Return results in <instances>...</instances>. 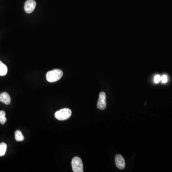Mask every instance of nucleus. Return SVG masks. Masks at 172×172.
Returning <instances> with one entry per match:
<instances>
[{
  "label": "nucleus",
  "mask_w": 172,
  "mask_h": 172,
  "mask_svg": "<svg viewBox=\"0 0 172 172\" xmlns=\"http://www.w3.org/2000/svg\"><path fill=\"white\" fill-rule=\"evenodd\" d=\"M72 114V111L69 109L65 108L57 111L55 114V117L59 120H65L69 119Z\"/></svg>",
  "instance_id": "2"
},
{
  "label": "nucleus",
  "mask_w": 172,
  "mask_h": 172,
  "mask_svg": "<svg viewBox=\"0 0 172 172\" xmlns=\"http://www.w3.org/2000/svg\"><path fill=\"white\" fill-rule=\"evenodd\" d=\"M7 121V119L5 117V112L4 111H0V123L2 124H5Z\"/></svg>",
  "instance_id": "11"
},
{
  "label": "nucleus",
  "mask_w": 172,
  "mask_h": 172,
  "mask_svg": "<svg viewBox=\"0 0 172 172\" xmlns=\"http://www.w3.org/2000/svg\"><path fill=\"white\" fill-rule=\"evenodd\" d=\"M8 72V68L7 66L3 63L1 61H0V76H4L6 75Z\"/></svg>",
  "instance_id": "8"
},
{
  "label": "nucleus",
  "mask_w": 172,
  "mask_h": 172,
  "mask_svg": "<svg viewBox=\"0 0 172 172\" xmlns=\"http://www.w3.org/2000/svg\"><path fill=\"white\" fill-rule=\"evenodd\" d=\"M15 139L18 142H21L24 140V137L20 130H17L15 132Z\"/></svg>",
  "instance_id": "10"
},
{
  "label": "nucleus",
  "mask_w": 172,
  "mask_h": 172,
  "mask_svg": "<svg viewBox=\"0 0 172 172\" xmlns=\"http://www.w3.org/2000/svg\"><path fill=\"white\" fill-rule=\"evenodd\" d=\"M36 1L34 0H27L24 4V11L27 14L32 13L36 7Z\"/></svg>",
  "instance_id": "5"
},
{
  "label": "nucleus",
  "mask_w": 172,
  "mask_h": 172,
  "mask_svg": "<svg viewBox=\"0 0 172 172\" xmlns=\"http://www.w3.org/2000/svg\"><path fill=\"white\" fill-rule=\"evenodd\" d=\"M106 96L104 92H102L99 94V98L97 103V107L99 110H104L106 108Z\"/></svg>",
  "instance_id": "4"
},
{
  "label": "nucleus",
  "mask_w": 172,
  "mask_h": 172,
  "mask_svg": "<svg viewBox=\"0 0 172 172\" xmlns=\"http://www.w3.org/2000/svg\"><path fill=\"white\" fill-rule=\"evenodd\" d=\"M161 77L160 76L157 75L155 76L154 81H155V83H158L161 81Z\"/></svg>",
  "instance_id": "12"
},
{
  "label": "nucleus",
  "mask_w": 172,
  "mask_h": 172,
  "mask_svg": "<svg viewBox=\"0 0 172 172\" xmlns=\"http://www.w3.org/2000/svg\"><path fill=\"white\" fill-rule=\"evenodd\" d=\"M115 164L116 166L120 169H124L125 167V162L124 157L120 155H116Z\"/></svg>",
  "instance_id": "6"
},
{
  "label": "nucleus",
  "mask_w": 172,
  "mask_h": 172,
  "mask_svg": "<svg viewBox=\"0 0 172 172\" xmlns=\"http://www.w3.org/2000/svg\"><path fill=\"white\" fill-rule=\"evenodd\" d=\"M0 102L6 105H9L11 102L10 96L7 93H2L0 94Z\"/></svg>",
  "instance_id": "7"
},
{
  "label": "nucleus",
  "mask_w": 172,
  "mask_h": 172,
  "mask_svg": "<svg viewBox=\"0 0 172 172\" xmlns=\"http://www.w3.org/2000/svg\"><path fill=\"white\" fill-rule=\"evenodd\" d=\"M7 145L5 142L0 143V156L5 155L7 150Z\"/></svg>",
  "instance_id": "9"
},
{
  "label": "nucleus",
  "mask_w": 172,
  "mask_h": 172,
  "mask_svg": "<svg viewBox=\"0 0 172 172\" xmlns=\"http://www.w3.org/2000/svg\"><path fill=\"white\" fill-rule=\"evenodd\" d=\"M63 75V72L61 70L55 69L50 71L46 73V80L49 82H55L59 80Z\"/></svg>",
  "instance_id": "1"
},
{
  "label": "nucleus",
  "mask_w": 172,
  "mask_h": 172,
  "mask_svg": "<svg viewBox=\"0 0 172 172\" xmlns=\"http://www.w3.org/2000/svg\"><path fill=\"white\" fill-rule=\"evenodd\" d=\"M161 80L162 81V83H166L168 81L167 77V76L165 75H163V76L161 77Z\"/></svg>",
  "instance_id": "13"
},
{
  "label": "nucleus",
  "mask_w": 172,
  "mask_h": 172,
  "mask_svg": "<svg viewBox=\"0 0 172 172\" xmlns=\"http://www.w3.org/2000/svg\"><path fill=\"white\" fill-rule=\"evenodd\" d=\"M71 164L73 172H83V163L81 158H80V157H74L72 160Z\"/></svg>",
  "instance_id": "3"
}]
</instances>
